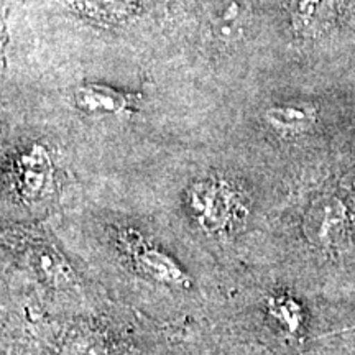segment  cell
Listing matches in <instances>:
<instances>
[{
    "label": "cell",
    "mask_w": 355,
    "mask_h": 355,
    "mask_svg": "<svg viewBox=\"0 0 355 355\" xmlns=\"http://www.w3.org/2000/svg\"><path fill=\"white\" fill-rule=\"evenodd\" d=\"M121 241L140 273L162 285L186 286L189 283L188 275L178 265V261L173 260L166 252L159 250L158 247L150 245L140 234L123 232Z\"/></svg>",
    "instance_id": "2"
},
{
    "label": "cell",
    "mask_w": 355,
    "mask_h": 355,
    "mask_svg": "<svg viewBox=\"0 0 355 355\" xmlns=\"http://www.w3.org/2000/svg\"><path fill=\"white\" fill-rule=\"evenodd\" d=\"M38 266L42 268V272L46 275L48 278L51 279H60L61 273V265H60V259L55 255H51L50 252H43L38 259Z\"/></svg>",
    "instance_id": "10"
},
{
    "label": "cell",
    "mask_w": 355,
    "mask_h": 355,
    "mask_svg": "<svg viewBox=\"0 0 355 355\" xmlns=\"http://www.w3.org/2000/svg\"><path fill=\"white\" fill-rule=\"evenodd\" d=\"M336 0H290V17L301 38H319L336 25Z\"/></svg>",
    "instance_id": "5"
},
{
    "label": "cell",
    "mask_w": 355,
    "mask_h": 355,
    "mask_svg": "<svg viewBox=\"0 0 355 355\" xmlns=\"http://www.w3.org/2000/svg\"><path fill=\"white\" fill-rule=\"evenodd\" d=\"M268 314L285 329L288 334L298 336L304 324V311L298 300L290 295L272 296L266 303Z\"/></svg>",
    "instance_id": "8"
},
{
    "label": "cell",
    "mask_w": 355,
    "mask_h": 355,
    "mask_svg": "<svg viewBox=\"0 0 355 355\" xmlns=\"http://www.w3.org/2000/svg\"><path fill=\"white\" fill-rule=\"evenodd\" d=\"M76 105L89 115H112L127 107V96L102 84H86L76 91Z\"/></svg>",
    "instance_id": "7"
},
{
    "label": "cell",
    "mask_w": 355,
    "mask_h": 355,
    "mask_svg": "<svg viewBox=\"0 0 355 355\" xmlns=\"http://www.w3.org/2000/svg\"><path fill=\"white\" fill-rule=\"evenodd\" d=\"M78 3L89 17L99 20H117L135 7L137 0H78Z\"/></svg>",
    "instance_id": "9"
},
{
    "label": "cell",
    "mask_w": 355,
    "mask_h": 355,
    "mask_svg": "<svg viewBox=\"0 0 355 355\" xmlns=\"http://www.w3.org/2000/svg\"><path fill=\"white\" fill-rule=\"evenodd\" d=\"M347 222V211L339 201L336 199L321 201L313 207L306 224L308 239L324 250L336 248L344 241Z\"/></svg>",
    "instance_id": "4"
},
{
    "label": "cell",
    "mask_w": 355,
    "mask_h": 355,
    "mask_svg": "<svg viewBox=\"0 0 355 355\" xmlns=\"http://www.w3.org/2000/svg\"><path fill=\"white\" fill-rule=\"evenodd\" d=\"M188 207L199 227L209 235H227L241 224L245 207L225 181H198L188 191Z\"/></svg>",
    "instance_id": "1"
},
{
    "label": "cell",
    "mask_w": 355,
    "mask_h": 355,
    "mask_svg": "<svg viewBox=\"0 0 355 355\" xmlns=\"http://www.w3.org/2000/svg\"><path fill=\"white\" fill-rule=\"evenodd\" d=\"M266 121L285 135H301L314 127L318 110L309 102H285L266 110Z\"/></svg>",
    "instance_id": "6"
},
{
    "label": "cell",
    "mask_w": 355,
    "mask_h": 355,
    "mask_svg": "<svg viewBox=\"0 0 355 355\" xmlns=\"http://www.w3.org/2000/svg\"><path fill=\"white\" fill-rule=\"evenodd\" d=\"M12 173L19 196L26 202L38 201L46 194L51 183L53 166L50 155L42 145H33L17 157Z\"/></svg>",
    "instance_id": "3"
}]
</instances>
